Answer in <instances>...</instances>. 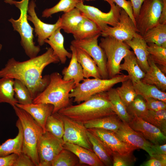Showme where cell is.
<instances>
[{"mask_svg": "<svg viewBox=\"0 0 166 166\" xmlns=\"http://www.w3.org/2000/svg\"><path fill=\"white\" fill-rule=\"evenodd\" d=\"M114 3L124 10L128 14L136 25L135 19L133 16L132 4L130 0H113Z\"/></svg>", "mask_w": 166, "mask_h": 166, "instance_id": "cell-45", "label": "cell"}, {"mask_svg": "<svg viewBox=\"0 0 166 166\" xmlns=\"http://www.w3.org/2000/svg\"><path fill=\"white\" fill-rule=\"evenodd\" d=\"M14 80L8 77L0 79V103H7L12 107L18 103L14 97Z\"/></svg>", "mask_w": 166, "mask_h": 166, "instance_id": "cell-33", "label": "cell"}, {"mask_svg": "<svg viewBox=\"0 0 166 166\" xmlns=\"http://www.w3.org/2000/svg\"><path fill=\"white\" fill-rule=\"evenodd\" d=\"M101 33L97 25L85 16L72 34L74 39L82 40L93 38Z\"/></svg>", "mask_w": 166, "mask_h": 166, "instance_id": "cell-30", "label": "cell"}, {"mask_svg": "<svg viewBox=\"0 0 166 166\" xmlns=\"http://www.w3.org/2000/svg\"><path fill=\"white\" fill-rule=\"evenodd\" d=\"M144 120L159 128L166 135V110L158 111L148 110Z\"/></svg>", "mask_w": 166, "mask_h": 166, "instance_id": "cell-38", "label": "cell"}, {"mask_svg": "<svg viewBox=\"0 0 166 166\" xmlns=\"http://www.w3.org/2000/svg\"><path fill=\"white\" fill-rule=\"evenodd\" d=\"M36 4L32 0L28 4L27 8V19L33 24L35 35L38 37L39 46L43 45L45 40L48 38L58 28L61 27V21L59 16L57 22L54 24L46 23L42 21L38 17L35 11Z\"/></svg>", "mask_w": 166, "mask_h": 166, "instance_id": "cell-13", "label": "cell"}, {"mask_svg": "<svg viewBox=\"0 0 166 166\" xmlns=\"http://www.w3.org/2000/svg\"><path fill=\"white\" fill-rule=\"evenodd\" d=\"M159 144H152L151 149L152 152V155L166 154V144H164L162 145H160Z\"/></svg>", "mask_w": 166, "mask_h": 166, "instance_id": "cell-50", "label": "cell"}, {"mask_svg": "<svg viewBox=\"0 0 166 166\" xmlns=\"http://www.w3.org/2000/svg\"><path fill=\"white\" fill-rule=\"evenodd\" d=\"M13 166H35L31 158L27 155L22 152L18 157Z\"/></svg>", "mask_w": 166, "mask_h": 166, "instance_id": "cell-46", "label": "cell"}, {"mask_svg": "<svg viewBox=\"0 0 166 166\" xmlns=\"http://www.w3.org/2000/svg\"><path fill=\"white\" fill-rule=\"evenodd\" d=\"M87 134L93 152L105 166H113L112 151L100 138L88 129Z\"/></svg>", "mask_w": 166, "mask_h": 166, "instance_id": "cell-20", "label": "cell"}, {"mask_svg": "<svg viewBox=\"0 0 166 166\" xmlns=\"http://www.w3.org/2000/svg\"><path fill=\"white\" fill-rule=\"evenodd\" d=\"M128 124L132 129L140 132L146 140L154 144H159L166 140V135L159 128L142 118L133 117Z\"/></svg>", "mask_w": 166, "mask_h": 166, "instance_id": "cell-16", "label": "cell"}, {"mask_svg": "<svg viewBox=\"0 0 166 166\" xmlns=\"http://www.w3.org/2000/svg\"><path fill=\"white\" fill-rule=\"evenodd\" d=\"M136 158L132 153L121 154L113 152L112 155L113 166H130L136 162Z\"/></svg>", "mask_w": 166, "mask_h": 166, "instance_id": "cell-43", "label": "cell"}, {"mask_svg": "<svg viewBox=\"0 0 166 166\" xmlns=\"http://www.w3.org/2000/svg\"><path fill=\"white\" fill-rule=\"evenodd\" d=\"M17 107L28 113L41 126L44 132H45V126L48 117L53 113V106L49 104L32 103L26 105L16 104Z\"/></svg>", "mask_w": 166, "mask_h": 166, "instance_id": "cell-17", "label": "cell"}, {"mask_svg": "<svg viewBox=\"0 0 166 166\" xmlns=\"http://www.w3.org/2000/svg\"><path fill=\"white\" fill-rule=\"evenodd\" d=\"M122 122L116 114L95 119L83 123L87 129L98 128L116 132Z\"/></svg>", "mask_w": 166, "mask_h": 166, "instance_id": "cell-28", "label": "cell"}, {"mask_svg": "<svg viewBox=\"0 0 166 166\" xmlns=\"http://www.w3.org/2000/svg\"><path fill=\"white\" fill-rule=\"evenodd\" d=\"M57 113L83 123L116 114L106 92L97 93L81 103L75 105H70L61 109Z\"/></svg>", "mask_w": 166, "mask_h": 166, "instance_id": "cell-2", "label": "cell"}, {"mask_svg": "<svg viewBox=\"0 0 166 166\" xmlns=\"http://www.w3.org/2000/svg\"><path fill=\"white\" fill-rule=\"evenodd\" d=\"M116 89L120 97L126 107L134 100L137 95L134 85L129 79L122 82L121 86Z\"/></svg>", "mask_w": 166, "mask_h": 166, "instance_id": "cell-37", "label": "cell"}, {"mask_svg": "<svg viewBox=\"0 0 166 166\" xmlns=\"http://www.w3.org/2000/svg\"><path fill=\"white\" fill-rule=\"evenodd\" d=\"M144 0H130L133 16L135 19L138 16L140 8Z\"/></svg>", "mask_w": 166, "mask_h": 166, "instance_id": "cell-48", "label": "cell"}, {"mask_svg": "<svg viewBox=\"0 0 166 166\" xmlns=\"http://www.w3.org/2000/svg\"><path fill=\"white\" fill-rule=\"evenodd\" d=\"M140 166H166V161L160 160L154 158L150 159L141 164Z\"/></svg>", "mask_w": 166, "mask_h": 166, "instance_id": "cell-49", "label": "cell"}, {"mask_svg": "<svg viewBox=\"0 0 166 166\" xmlns=\"http://www.w3.org/2000/svg\"><path fill=\"white\" fill-rule=\"evenodd\" d=\"M148 110L158 111L166 109V102L161 100L151 97H144Z\"/></svg>", "mask_w": 166, "mask_h": 166, "instance_id": "cell-44", "label": "cell"}, {"mask_svg": "<svg viewBox=\"0 0 166 166\" xmlns=\"http://www.w3.org/2000/svg\"><path fill=\"white\" fill-rule=\"evenodd\" d=\"M60 115L64 124V132L62 137L64 142L78 145L93 151L87 134V129L84 124Z\"/></svg>", "mask_w": 166, "mask_h": 166, "instance_id": "cell-11", "label": "cell"}, {"mask_svg": "<svg viewBox=\"0 0 166 166\" xmlns=\"http://www.w3.org/2000/svg\"><path fill=\"white\" fill-rule=\"evenodd\" d=\"M16 125L18 129L17 136L13 139H9L0 145V157L7 156L13 153L19 154L22 152L23 130L19 119Z\"/></svg>", "mask_w": 166, "mask_h": 166, "instance_id": "cell-26", "label": "cell"}, {"mask_svg": "<svg viewBox=\"0 0 166 166\" xmlns=\"http://www.w3.org/2000/svg\"><path fill=\"white\" fill-rule=\"evenodd\" d=\"M13 107L22 128V152L31 158L35 166H39L37 146L43 130L25 111L16 105Z\"/></svg>", "mask_w": 166, "mask_h": 166, "instance_id": "cell-4", "label": "cell"}, {"mask_svg": "<svg viewBox=\"0 0 166 166\" xmlns=\"http://www.w3.org/2000/svg\"><path fill=\"white\" fill-rule=\"evenodd\" d=\"M85 6L93 13L99 22L105 27L107 26L108 25L112 26H115L119 22L121 8L115 3L110 6V10L108 13L103 12L93 6L86 5Z\"/></svg>", "mask_w": 166, "mask_h": 166, "instance_id": "cell-22", "label": "cell"}, {"mask_svg": "<svg viewBox=\"0 0 166 166\" xmlns=\"http://www.w3.org/2000/svg\"><path fill=\"white\" fill-rule=\"evenodd\" d=\"M126 109L131 118L137 117L143 118L148 110L145 99L140 95H137L134 100L126 107Z\"/></svg>", "mask_w": 166, "mask_h": 166, "instance_id": "cell-39", "label": "cell"}, {"mask_svg": "<svg viewBox=\"0 0 166 166\" xmlns=\"http://www.w3.org/2000/svg\"><path fill=\"white\" fill-rule=\"evenodd\" d=\"M18 154L13 153L9 155L0 157V166H13Z\"/></svg>", "mask_w": 166, "mask_h": 166, "instance_id": "cell-47", "label": "cell"}, {"mask_svg": "<svg viewBox=\"0 0 166 166\" xmlns=\"http://www.w3.org/2000/svg\"><path fill=\"white\" fill-rule=\"evenodd\" d=\"M121 140L136 148L146 151L152 156V144L148 141L140 132L132 129L129 124L122 121L118 130L114 132Z\"/></svg>", "mask_w": 166, "mask_h": 166, "instance_id": "cell-14", "label": "cell"}, {"mask_svg": "<svg viewBox=\"0 0 166 166\" xmlns=\"http://www.w3.org/2000/svg\"><path fill=\"white\" fill-rule=\"evenodd\" d=\"M139 35L135 24L122 9L120 11L119 21L117 25L114 26H108L101 33V35L103 37L110 36L124 42Z\"/></svg>", "mask_w": 166, "mask_h": 166, "instance_id": "cell-12", "label": "cell"}, {"mask_svg": "<svg viewBox=\"0 0 166 166\" xmlns=\"http://www.w3.org/2000/svg\"><path fill=\"white\" fill-rule=\"evenodd\" d=\"M87 129L100 138L113 152L121 154H126L132 153L134 151L137 149L120 140L113 131L98 128Z\"/></svg>", "mask_w": 166, "mask_h": 166, "instance_id": "cell-15", "label": "cell"}, {"mask_svg": "<svg viewBox=\"0 0 166 166\" xmlns=\"http://www.w3.org/2000/svg\"><path fill=\"white\" fill-rule=\"evenodd\" d=\"M124 42L132 49L141 69L145 73L147 72L149 68L147 43L140 35Z\"/></svg>", "mask_w": 166, "mask_h": 166, "instance_id": "cell-18", "label": "cell"}, {"mask_svg": "<svg viewBox=\"0 0 166 166\" xmlns=\"http://www.w3.org/2000/svg\"><path fill=\"white\" fill-rule=\"evenodd\" d=\"M61 29L60 27L58 28L45 42L50 45L61 63L65 64L67 58H71L72 53L68 51L64 47V38L61 32Z\"/></svg>", "mask_w": 166, "mask_h": 166, "instance_id": "cell-23", "label": "cell"}, {"mask_svg": "<svg viewBox=\"0 0 166 166\" xmlns=\"http://www.w3.org/2000/svg\"><path fill=\"white\" fill-rule=\"evenodd\" d=\"M50 75V81L45 89L33 100L34 104H49L53 106L52 113L71 105L69 94L75 86L73 80L65 81L57 72Z\"/></svg>", "mask_w": 166, "mask_h": 166, "instance_id": "cell-3", "label": "cell"}, {"mask_svg": "<svg viewBox=\"0 0 166 166\" xmlns=\"http://www.w3.org/2000/svg\"><path fill=\"white\" fill-rule=\"evenodd\" d=\"M142 37L147 43H153L166 47V24L158 23Z\"/></svg>", "mask_w": 166, "mask_h": 166, "instance_id": "cell-32", "label": "cell"}, {"mask_svg": "<svg viewBox=\"0 0 166 166\" xmlns=\"http://www.w3.org/2000/svg\"><path fill=\"white\" fill-rule=\"evenodd\" d=\"M133 85L137 95L141 96L143 98H153L166 102V93L155 85L144 83L141 81Z\"/></svg>", "mask_w": 166, "mask_h": 166, "instance_id": "cell-34", "label": "cell"}, {"mask_svg": "<svg viewBox=\"0 0 166 166\" xmlns=\"http://www.w3.org/2000/svg\"><path fill=\"white\" fill-rule=\"evenodd\" d=\"M45 128V131L50 132L59 139H62L64 132V122L57 112L52 113L48 117Z\"/></svg>", "mask_w": 166, "mask_h": 166, "instance_id": "cell-36", "label": "cell"}, {"mask_svg": "<svg viewBox=\"0 0 166 166\" xmlns=\"http://www.w3.org/2000/svg\"><path fill=\"white\" fill-rule=\"evenodd\" d=\"M148 44L149 57L164 73H166V47L153 43Z\"/></svg>", "mask_w": 166, "mask_h": 166, "instance_id": "cell-35", "label": "cell"}, {"mask_svg": "<svg viewBox=\"0 0 166 166\" xmlns=\"http://www.w3.org/2000/svg\"><path fill=\"white\" fill-rule=\"evenodd\" d=\"M80 0H60L53 7L45 9L42 13V17L48 18L52 15L60 12L66 13L76 7Z\"/></svg>", "mask_w": 166, "mask_h": 166, "instance_id": "cell-42", "label": "cell"}, {"mask_svg": "<svg viewBox=\"0 0 166 166\" xmlns=\"http://www.w3.org/2000/svg\"><path fill=\"white\" fill-rule=\"evenodd\" d=\"M99 34L89 39L82 40L74 39L71 45L81 49L88 53L96 62L102 79L109 78L107 69V58L102 49L98 43Z\"/></svg>", "mask_w": 166, "mask_h": 166, "instance_id": "cell-10", "label": "cell"}, {"mask_svg": "<svg viewBox=\"0 0 166 166\" xmlns=\"http://www.w3.org/2000/svg\"><path fill=\"white\" fill-rule=\"evenodd\" d=\"M64 142L46 131L41 136L38 144L39 166H52V162L64 149Z\"/></svg>", "mask_w": 166, "mask_h": 166, "instance_id": "cell-9", "label": "cell"}, {"mask_svg": "<svg viewBox=\"0 0 166 166\" xmlns=\"http://www.w3.org/2000/svg\"><path fill=\"white\" fill-rule=\"evenodd\" d=\"M124 59V62L120 65V69L128 72L129 79L134 85L142 80L145 73L139 66L133 51L125 56Z\"/></svg>", "mask_w": 166, "mask_h": 166, "instance_id": "cell-25", "label": "cell"}, {"mask_svg": "<svg viewBox=\"0 0 166 166\" xmlns=\"http://www.w3.org/2000/svg\"><path fill=\"white\" fill-rule=\"evenodd\" d=\"M87 1H89V0H85ZM104 1L107 2H108L110 5H111L113 4L114 3V2H113V0H104Z\"/></svg>", "mask_w": 166, "mask_h": 166, "instance_id": "cell-52", "label": "cell"}, {"mask_svg": "<svg viewBox=\"0 0 166 166\" xmlns=\"http://www.w3.org/2000/svg\"><path fill=\"white\" fill-rule=\"evenodd\" d=\"M76 48L77 59L82 67L84 78H102L97 65L93 59L83 50Z\"/></svg>", "mask_w": 166, "mask_h": 166, "instance_id": "cell-27", "label": "cell"}, {"mask_svg": "<svg viewBox=\"0 0 166 166\" xmlns=\"http://www.w3.org/2000/svg\"><path fill=\"white\" fill-rule=\"evenodd\" d=\"M29 0L17 1L14 0H5L4 2L15 5L20 10V16L18 19L15 20L11 18L9 21L12 23L14 30L20 34L21 44L26 55L31 58L37 56L40 51V48L39 46L35 45L33 34L34 29L29 23L27 19Z\"/></svg>", "mask_w": 166, "mask_h": 166, "instance_id": "cell-5", "label": "cell"}, {"mask_svg": "<svg viewBox=\"0 0 166 166\" xmlns=\"http://www.w3.org/2000/svg\"><path fill=\"white\" fill-rule=\"evenodd\" d=\"M13 89L14 97L18 104L26 105L33 103V99L29 89L21 81L14 79Z\"/></svg>", "mask_w": 166, "mask_h": 166, "instance_id": "cell-41", "label": "cell"}, {"mask_svg": "<svg viewBox=\"0 0 166 166\" xmlns=\"http://www.w3.org/2000/svg\"><path fill=\"white\" fill-rule=\"evenodd\" d=\"M2 45L1 44H0V51L2 49Z\"/></svg>", "mask_w": 166, "mask_h": 166, "instance_id": "cell-53", "label": "cell"}, {"mask_svg": "<svg viewBox=\"0 0 166 166\" xmlns=\"http://www.w3.org/2000/svg\"><path fill=\"white\" fill-rule=\"evenodd\" d=\"M106 93L116 114L122 121L128 124L132 118L128 113L126 107L120 97L116 89L112 88Z\"/></svg>", "mask_w": 166, "mask_h": 166, "instance_id": "cell-31", "label": "cell"}, {"mask_svg": "<svg viewBox=\"0 0 166 166\" xmlns=\"http://www.w3.org/2000/svg\"><path fill=\"white\" fill-rule=\"evenodd\" d=\"M85 17L81 11L75 7L69 12L64 13L60 17V28L65 33L72 34Z\"/></svg>", "mask_w": 166, "mask_h": 166, "instance_id": "cell-29", "label": "cell"}, {"mask_svg": "<svg viewBox=\"0 0 166 166\" xmlns=\"http://www.w3.org/2000/svg\"><path fill=\"white\" fill-rule=\"evenodd\" d=\"M150 158H154L160 160L166 161V154H153Z\"/></svg>", "mask_w": 166, "mask_h": 166, "instance_id": "cell-51", "label": "cell"}, {"mask_svg": "<svg viewBox=\"0 0 166 166\" xmlns=\"http://www.w3.org/2000/svg\"><path fill=\"white\" fill-rule=\"evenodd\" d=\"M79 164L77 157L72 152L64 148L55 158L52 166H76Z\"/></svg>", "mask_w": 166, "mask_h": 166, "instance_id": "cell-40", "label": "cell"}, {"mask_svg": "<svg viewBox=\"0 0 166 166\" xmlns=\"http://www.w3.org/2000/svg\"><path fill=\"white\" fill-rule=\"evenodd\" d=\"M129 79L128 75L121 74L110 78H84L75 85L69 94L70 98L78 104L97 93L106 92L115 84Z\"/></svg>", "mask_w": 166, "mask_h": 166, "instance_id": "cell-6", "label": "cell"}, {"mask_svg": "<svg viewBox=\"0 0 166 166\" xmlns=\"http://www.w3.org/2000/svg\"><path fill=\"white\" fill-rule=\"evenodd\" d=\"M148 61L149 69L141 81L155 85L161 91L165 92L166 90V77L164 73L149 57Z\"/></svg>", "mask_w": 166, "mask_h": 166, "instance_id": "cell-24", "label": "cell"}, {"mask_svg": "<svg viewBox=\"0 0 166 166\" xmlns=\"http://www.w3.org/2000/svg\"><path fill=\"white\" fill-rule=\"evenodd\" d=\"M135 22L141 36L158 23L166 24V0H144Z\"/></svg>", "mask_w": 166, "mask_h": 166, "instance_id": "cell-7", "label": "cell"}, {"mask_svg": "<svg viewBox=\"0 0 166 166\" xmlns=\"http://www.w3.org/2000/svg\"><path fill=\"white\" fill-rule=\"evenodd\" d=\"M99 45L107 58L106 66L109 78L121 74V61L131 52L130 47L124 42L110 36L101 38Z\"/></svg>", "mask_w": 166, "mask_h": 166, "instance_id": "cell-8", "label": "cell"}, {"mask_svg": "<svg viewBox=\"0 0 166 166\" xmlns=\"http://www.w3.org/2000/svg\"><path fill=\"white\" fill-rule=\"evenodd\" d=\"M60 62L51 48L42 54L23 61L14 58L9 60L5 67L0 70V78L8 77L22 82L30 92L33 100L46 87L50 75L42 76L45 68L51 63Z\"/></svg>", "mask_w": 166, "mask_h": 166, "instance_id": "cell-1", "label": "cell"}, {"mask_svg": "<svg viewBox=\"0 0 166 166\" xmlns=\"http://www.w3.org/2000/svg\"><path fill=\"white\" fill-rule=\"evenodd\" d=\"M70 48L72 52L71 60L68 66L65 67L63 69L62 74L64 80H73L76 85L85 78L82 67L77 59L76 48L71 45Z\"/></svg>", "mask_w": 166, "mask_h": 166, "instance_id": "cell-21", "label": "cell"}, {"mask_svg": "<svg viewBox=\"0 0 166 166\" xmlns=\"http://www.w3.org/2000/svg\"><path fill=\"white\" fill-rule=\"evenodd\" d=\"M63 147L74 153L79 159L80 164L91 166H105L93 151L79 145L69 143H64Z\"/></svg>", "mask_w": 166, "mask_h": 166, "instance_id": "cell-19", "label": "cell"}]
</instances>
